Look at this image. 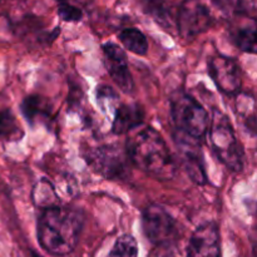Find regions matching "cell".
<instances>
[{"label": "cell", "mask_w": 257, "mask_h": 257, "mask_svg": "<svg viewBox=\"0 0 257 257\" xmlns=\"http://www.w3.org/2000/svg\"><path fill=\"white\" fill-rule=\"evenodd\" d=\"M84 222V212L73 206L57 203L40 208L37 222L39 245L52 256L69 255L77 247Z\"/></svg>", "instance_id": "6da1fadb"}, {"label": "cell", "mask_w": 257, "mask_h": 257, "mask_svg": "<svg viewBox=\"0 0 257 257\" xmlns=\"http://www.w3.org/2000/svg\"><path fill=\"white\" fill-rule=\"evenodd\" d=\"M127 157L141 171L156 180H172L176 162L160 132L152 127L136 131L125 145Z\"/></svg>", "instance_id": "7a4b0ae2"}, {"label": "cell", "mask_w": 257, "mask_h": 257, "mask_svg": "<svg viewBox=\"0 0 257 257\" xmlns=\"http://www.w3.org/2000/svg\"><path fill=\"white\" fill-rule=\"evenodd\" d=\"M210 142L217 158L231 171L241 172L245 166V151L237 140L230 118L220 109L212 110Z\"/></svg>", "instance_id": "3957f363"}, {"label": "cell", "mask_w": 257, "mask_h": 257, "mask_svg": "<svg viewBox=\"0 0 257 257\" xmlns=\"http://www.w3.org/2000/svg\"><path fill=\"white\" fill-rule=\"evenodd\" d=\"M171 115L177 132L201 140L208 130V114L197 99L183 90H177L170 99Z\"/></svg>", "instance_id": "277c9868"}, {"label": "cell", "mask_w": 257, "mask_h": 257, "mask_svg": "<svg viewBox=\"0 0 257 257\" xmlns=\"http://www.w3.org/2000/svg\"><path fill=\"white\" fill-rule=\"evenodd\" d=\"M85 162L94 172L108 180L122 178L127 176V153L118 146H98L87 150L84 155Z\"/></svg>", "instance_id": "5b68a950"}, {"label": "cell", "mask_w": 257, "mask_h": 257, "mask_svg": "<svg viewBox=\"0 0 257 257\" xmlns=\"http://www.w3.org/2000/svg\"><path fill=\"white\" fill-rule=\"evenodd\" d=\"M143 233L151 243L166 246L175 240L177 223L165 207L157 203L148 205L142 213Z\"/></svg>", "instance_id": "8992f818"}, {"label": "cell", "mask_w": 257, "mask_h": 257, "mask_svg": "<svg viewBox=\"0 0 257 257\" xmlns=\"http://www.w3.org/2000/svg\"><path fill=\"white\" fill-rule=\"evenodd\" d=\"M176 23L181 37L187 39L210 29L215 23V18L202 0H185L178 8Z\"/></svg>", "instance_id": "52a82bcc"}, {"label": "cell", "mask_w": 257, "mask_h": 257, "mask_svg": "<svg viewBox=\"0 0 257 257\" xmlns=\"http://www.w3.org/2000/svg\"><path fill=\"white\" fill-rule=\"evenodd\" d=\"M208 73L216 87L226 95H237L242 88V74L233 58L217 54L208 60Z\"/></svg>", "instance_id": "ba28073f"}, {"label": "cell", "mask_w": 257, "mask_h": 257, "mask_svg": "<svg viewBox=\"0 0 257 257\" xmlns=\"http://www.w3.org/2000/svg\"><path fill=\"white\" fill-rule=\"evenodd\" d=\"M102 50L104 54L105 69H107L109 77L122 92L131 94L135 89V82H133L132 74H131L124 50L119 45L112 42L104 43L102 45Z\"/></svg>", "instance_id": "9c48e42d"}, {"label": "cell", "mask_w": 257, "mask_h": 257, "mask_svg": "<svg viewBox=\"0 0 257 257\" xmlns=\"http://www.w3.org/2000/svg\"><path fill=\"white\" fill-rule=\"evenodd\" d=\"M197 141L198 140L188 137L181 132H177V136L175 137L178 155H180L181 162L183 163L187 171V175L197 185H206L207 175H206L205 161H203L202 151Z\"/></svg>", "instance_id": "30bf717a"}, {"label": "cell", "mask_w": 257, "mask_h": 257, "mask_svg": "<svg viewBox=\"0 0 257 257\" xmlns=\"http://www.w3.org/2000/svg\"><path fill=\"white\" fill-rule=\"evenodd\" d=\"M187 257H222L217 223L205 222L198 226L187 245Z\"/></svg>", "instance_id": "8fae6325"}, {"label": "cell", "mask_w": 257, "mask_h": 257, "mask_svg": "<svg viewBox=\"0 0 257 257\" xmlns=\"http://www.w3.org/2000/svg\"><path fill=\"white\" fill-rule=\"evenodd\" d=\"M145 112L138 104H120L115 109L112 131L115 135H125L143 123Z\"/></svg>", "instance_id": "7c38bea8"}, {"label": "cell", "mask_w": 257, "mask_h": 257, "mask_svg": "<svg viewBox=\"0 0 257 257\" xmlns=\"http://www.w3.org/2000/svg\"><path fill=\"white\" fill-rule=\"evenodd\" d=\"M230 35L232 42L240 50L255 54L256 53V22L235 24L231 27Z\"/></svg>", "instance_id": "4fadbf2b"}, {"label": "cell", "mask_w": 257, "mask_h": 257, "mask_svg": "<svg viewBox=\"0 0 257 257\" xmlns=\"http://www.w3.org/2000/svg\"><path fill=\"white\" fill-rule=\"evenodd\" d=\"M20 109L30 124L45 122L50 117V112H52V107L48 100L39 95H29L25 98L20 105Z\"/></svg>", "instance_id": "5bb4252c"}, {"label": "cell", "mask_w": 257, "mask_h": 257, "mask_svg": "<svg viewBox=\"0 0 257 257\" xmlns=\"http://www.w3.org/2000/svg\"><path fill=\"white\" fill-rule=\"evenodd\" d=\"M119 40L123 47L137 55H146L148 52V42L142 32L137 28H127L119 33Z\"/></svg>", "instance_id": "9a60e30c"}, {"label": "cell", "mask_w": 257, "mask_h": 257, "mask_svg": "<svg viewBox=\"0 0 257 257\" xmlns=\"http://www.w3.org/2000/svg\"><path fill=\"white\" fill-rule=\"evenodd\" d=\"M33 202L38 208H45L60 203L55 193V188L48 180L43 178L33 188Z\"/></svg>", "instance_id": "2e32d148"}, {"label": "cell", "mask_w": 257, "mask_h": 257, "mask_svg": "<svg viewBox=\"0 0 257 257\" xmlns=\"http://www.w3.org/2000/svg\"><path fill=\"white\" fill-rule=\"evenodd\" d=\"M24 132L10 109L0 112V141H19Z\"/></svg>", "instance_id": "e0dca14e"}, {"label": "cell", "mask_w": 257, "mask_h": 257, "mask_svg": "<svg viewBox=\"0 0 257 257\" xmlns=\"http://www.w3.org/2000/svg\"><path fill=\"white\" fill-rule=\"evenodd\" d=\"M107 257H138V243L132 235H122L115 240Z\"/></svg>", "instance_id": "ac0fdd59"}, {"label": "cell", "mask_w": 257, "mask_h": 257, "mask_svg": "<svg viewBox=\"0 0 257 257\" xmlns=\"http://www.w3.org/2000/svg\"><path fill=\"white\" fill-rule=\"evenodd\" d=\"M58 15L64 22H79L83 17V12L74 5L62 2L58 7Z\"/></svg>", "instance_id": "d6986e66"}, {"label": "cell", "mask_w": 257, "mask_h": 257, "mask_svg": "<svg viewBox=\"0 0 257 257\" xmlns=\"http://www.w3.org/2000/svg\"><path fill=\"white\" fill-rule=\"evenodd\" d=\"M97 102L99 103L100 105V109L104 112L105 107H110V102H114L117 100V94L113 92V89L108 85H99L97 88Z\"/></svg>", "instance_id": "ffe728a7"}, {"label": "cell", "mask_w": 257, "mask_h": 257, "mask_svg": "<svg viewBox=\"0 0 257 257\" xmlns=\"http://www.w3.org/2000/svg\"><path fill=\"white\" fill-rule=\"evenodd\" d=\"M30 257H43V256H40L39 253H37V252H34V251H32V253H30Z\"/></svg>", "instance_id": "44dd1931"}]
</instances>
